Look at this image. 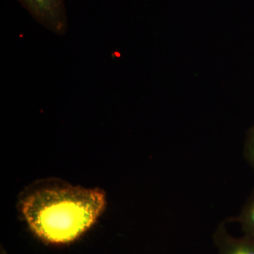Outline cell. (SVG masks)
Segmentation results:
<instances>
[{"label": "cell", "instance_id": "1", "mask_svg": "<svg viewBox=\"0 0 254 254\" xmlns=\"http://www.w3.org/2000/svg\"><path fill=\"white\" fill-rule=\"evenodd\" d=\"M106 196L98 189L47 179L25 189L19 208L31 232L51 245H66L88 231L104 210Z\"/></svg>", "mask_w": 254, "mask_h": 254}, {"label": "cell", "instance_id": "2", "mask_svg": "<svg viewBox=\"0 0 254 254\" xmlns=\"http://www.w3.org/2000/svg\"><path fill=\"white\" fill-rule=\"evenodd\" d=\"M32 17L42 26L58 35L67 29L64 0H18Z\"/></svg>", "mask_w": 254, "mask_h": 254}, {"label": "cell", "instance_id": "3", "mask_svg": "<svg viewBox=\"0 0 254 254\" xmlns=\"http://www.w3.org/2000/svg\"><path fill=\"white\" fill-rule=\"evenodd\" d=\"M214 240L219 254H254V236L252 235L235 238L220 225L215 232Z\"/></svg>", "mask_w": 254, "mask_h": 254}, {"label": "cell", "instance_id": "4", "mask_svg": "<svg viewBox=\"0 0 254 254\" xmlns=\"http://www.w3.org/2000/svg\"><path fill=\"white\" fill-rule=\"evenodd\" d=\"M239 221L245 235L254 236V198L247 203L242 210Z\"/></svg>", "mask_w": 254, "mask_h": 254}, {"label": "cell", "instance_id": "5", "mask_svg": "<svg viewBox=\"0 0 254 254\" xmlns=\"http://www.w3.org/2000/svg\"><path fill=\"white\" fill-rule=\"evenodd\" d=\"M245 153L247 160L254 169V125L250 131L246 141Z\"/></svg>", "mask_w": 254, "mask_h": 254}, {"label": "cell", "instance_id": "6", "mask_svg": "<svg viewBox=\"0 0 254 254\" xmlns=\"http://www.w3.org/2000/svg\"><path fill=\"white\" fill-rule=\"evenodd\" d=\"M1 254H5L4 251L1 250Z\"/></svg>", "mask_w": 254, "mask_h": 254}]
</instances>
